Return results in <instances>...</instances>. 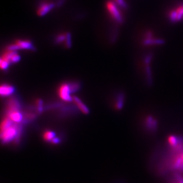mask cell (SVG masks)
Masks as SVG:
<instances>
[{
  "mask_svg": "<svg viewBox=\"0 0 183 183\" xmlns=\"http://www.w3.org/2000/svg\"><path fill=\"white\" fill-rule=\"evenodd\" d=\"M73 100L75 104V105H76V107H78V108L83 113L86 114L89 112L88 108L83 103V102L79 98L75 97L73 98Z\"/></svg>",
  "mask_w": 183,
  "mask_h": 183,
  "instance_id": "11",
  "label": "cell"
},
{
  "mask_svg": "<svg viewBox=\"0 0 183 183\" xmlns=\"http://www.w3.org/2000/svg\"><path fill=\"white\" fill-rule=\"evenodd\" d=\"M1 130V139L3 143H7L17 139L20 131L19 126L17 124H12V123L8 127Z\"/></svg>",
  "mask_w": 183,
  "mask_h": 183,
  "instance_id": "1",
  "label": "cell"
},
{
  "mask_svg": "<svg viewBox=\"0 0 183 183\" xmlns=\"http://www.w3.org/2000/svg\"><path fill=\"white\" fill-rule=\"evenodd\" d=\"M181 157H182V160H183V164H182V166H181V168H180V170H182L183 171V154L181 155Z\"/></svg>",
  "mask_w": 183,
  "mask_h": 183,
  "instance_id": "23",
  "label": "cell"
},
{
  "mask_svg": "<svg viewBox=\"0 0 183 183\" xmlns=\"http://www.w3.org/2000/svg\"><path fill=\"white\" fill-rule=\"evenodd\" d=\"M15 44L17 46L19 49L33 50L34 47L32 43L27 40H17L15 41Z\"/></svg>",
  "mask_w": 183,
  "mask_h": 183,
  "instance_id": "8",
  "label": "cell"
},
{
  "mask_svg": "<svg viewBox=\"0 0 183 183\" xmlns=\"http://www.w3.org/2000/svg\"><path fill=\"white\" fill-rule=\"evenodd\" d=\"M114 2L123 9H127L128 7L127 4L125 0H114Z\"/></svg>",
  "mask_w": 183,
  "mask_h": 183,
  "instance_id": "16",
  "label": "cell"
},
{
  "mask_svg": "<svg viewBox=\"0 0 183 183\" xmlns=\"http://www.w3.org/2000/svg\"><path fill=\"white\" fill-rule=\"evenodd\" d=\"M123 101H124L123 95H120L119 96V98H118V99L117 100V102H116V107L117 110L122 109L123 105Z\"/></svg>",
  "mask_w": 183,
  "mask_h": 183,
  "instance_id": "15",
  "label": "cell"
},
{
  "mask_svg": "<svg viewBox=\"0 0 183 183\" xmlns=\"http://www.w3.org/2000/svg\"><path fill=\"white\" fill-rule=\"evenodd\" d=\"M168 141L171 146L175 147L178 145V144L179 143V142L180 141V139L179 138H178L177 136L170 135L168 137Z\"/></svg>",
  "mask_w": 183,
  "mask_h": 183,
  "instance_id": "12",
  "label": "cell"
},
{
  "mask_svg": "<svg viewBox=\"0 0 183 183\" xmlns=\"http://www.w3.org/2000/svg\"><path fill=\"white\" fill-rule=\"evenodd\" d=\"M10 65V63L8 62L7 61H4L2 59H1V62H0V66H1V69L2 70H6L8 66Z\"/></svg>",
  "mask_w": 183,
  "mask_h": 183,
  "instance_id": "20",
  "label": "cell"
},
{
  "mask_svg": "<svg viewBox=\"0 0 183 183\" xmlns=\"http://www.w3.org/2000/svg\"><path fill=\"white\" fill-rule=\"evenodd\" d=\"M65 39H66V33H62L59 35H58L57 37H56V43H61L62 42L65 41Z\"/></svg>",
  "mask_w": 183,
  "mask_h": 183,
  "instance_id": "18",
  "label": "cell"
},
{
  "mask_svg": "<svg viewBox=\"0 0 183 183\" xmlns=\"http://www.w3.org/2000/svg\"><path fill=\"white\" fill-rule=\"evenodd\" d=\"M177 180L178 181V183H183V179L181 178V177L177 175Z\"/></svg>",
  "mask_w": 183,
  "mask_h": 183,
  "instance_id": "22",
  "label": "cell"
},
{
  "mask_svg": "<svg viewBox=\"0 0 183 183\" xmlns=\"http://www.w3.org/2000/svg\"><path fill=\"white\" fill-rule=\"evenodd\" d=\"M168 19L172 23H177L183 19V4L171 10L168 14Z\"/></svg>",
  "mask_w": 183,
  "mask_h": 183,
  "instance_id": "4",
  "label": "cell"
},
{
  "mask_svg": "<svg viewBox=\"0 0 183 183\" xmlns=\"http://www.w3.org/2000/svg\"><path fill=\"white\" fill-rule=\"evenodd\" d=\"M55 137V134L52 131H46L43 134V139L47 142H52V140Z\"/></svg>",
  "mask_w": 183,
  "mask_h": 183,
  "instance_id": "13",
  "label": "cell"
},
{
  "mask_svg": "<svg viewBox=\"0 0 183 183\" xmlns=\"http://www.w3.org/2000/svg\"><path fill=\"white\" fill-rule=\"evenodd\" d=\"M55 5L53 2H43L39 5L37 10V14L39 16H44L47 14L51 10H52L55 7Z\"/></svg>",
  "mask_w": 183,
  "mask_h": 183,
  "instance_id": "7",
  "label": "cell"
},
{
  "mask_svg": "<svg viewBox=\"0 0 183 183\" xmlns=\"http://www.w3.org/2000/svg\"><path fill=\"white\" fill-rule=\"evenodd\" d=\"M182 164H183V160H182L181 156V157H178L175 160V162L174 165V167L175 169L180 170V168L182 166Z\"/></svg>",
  "mask_w": 183,
  "mask_h": 183,
  "instance_id": "14",
  "label": "cell"
},
{
  "mask_svg": "<svg viewBox=\"0 0 183 183\" xmlns=\"http://www.w3.org/2000/svg\"><path fill=\"white\" fill-rule=\"evenodd\" d=\"M59 142H60V140H59V139L58 138L55 137V138L52 140L51 142L53 143V144H58V143H59Z\"/></svg>",
  "mask_w": 183,
  "mask_h": 183,
  "instance_id": "21",
  "label": "cell"
},
{
  "mask_svg": "<svg viewBox=\"0 0 183 183\" xmlns=\"http://www.w3.org/2000/svg\"><path fill=\"white\" fill-rule=\"evenodd\" d=\"M145 125L147 126V128L149 130H155L157 127V120L152 116H147L146 121H145Z\"/></svg>",
  "mask_w": 183,
  "mask_h": 183,
  "instance_id": "10",
  "label": "cell"
},
{
  "mask_svg": "<svg viewBox=\"0 0 183 183\" xmlns=\"http://www.w3.org/2000/svg\"><path fill=\"white\" fill-rule=\"evenodd\" d=\"M65 45L67 48H70L71 47V35L70 33H66V39H65Z\"/></svg>",
  "mask_w": 183,
  "mask_h": 183,
  "instance_id": "17",
  "label": "cell"
},
{
  "mask_svg": "<svg viewBox=\"0 0 183 183\" xmlns=\"http://www.w3.org/2000/svg\"><path fill=\"white\" fill-rule=\"evenodd\" d=\"M20 59V56L14 51L13 54H12V57L11 58V62L12 63H16L18 62Z\"/></svg>",
  "mask_w": 183,
  "mask_h": 183,
  "instance_id": "19",
  "label": "cell"
},
{
  "mask_svg": "<svg viewBox=\"0 0 183 183\" xmlns=\"http://www.w3.org/2000/svg\"><path fill=\"white\" fill-rule=\"evenodd\" d=\"M73 89L71 85L66 83L62 84L59 89V95L60 98L64 101L69 102L73 100V98L71 97V93L73 92Z\"/></svg>",
  "mask_w": 183,
  "mask_h": 183,
  "instance_id": "5",
  "label": "cell"
},
{
  "mask_svg": "<svg viewBox=\"0 0 183 183\" xmlns=\"http://www.w3.org/2000/svg\"><path fill=\"white\" fill-rule=\"evenodd\" d=\"M106 8L111 17L118 23L121 24L123 22V17L120 12L117 5L111 0L106 2Z\"/></svg>",
  "mask_w": 183,
  "mask_h": 183,
  "instance_id": "3",
  "label": "cell"
},
{
  "mask_svg": "<svg viewBox=\"0 0 183 183\" xmlns=\"http://www.w3.org/2000/svg\"><path fill=\"white\" fill-rule=\"evenodd\" d=\"M7 117L15 124H18L23 120V115L19 111V104L14 99L9 102L7 111Z\"/></svg>",
  "mask_w": 183,
  "mask_h": 183,
  "instance_id": "2",
  "label": "cell"
},
{
  "mask_svg": "<svg viewBox=\"0 0 183 183\" xmlns=\"http://www.w3.org/2000/svg\"><path fill=\"white\" fill-rule=\"evenodd\" d=\"M14 90V87L12 86L4 84L0 87V93L2 97H8L12 95Z\"/></svg>",
  "mask_w": 183,
  "mask_h": 183,
  "instance_id": "9",
  "label": "cell"
},
{
  "mask_svg": "<svg viewBox=\"0 0 183 183\" xmlns=\"http://www.w3.org/2000/svg\"><path fill=\"white\" fill-rule=\"evenodd\" d=\"M145 45H161L164 44V40L161 38H155L154 37L153 33L151 31H147L145 35V37L143 41Z\"/></svg>",
  "mask_w": 183,
  "mask_h": 183,
  "instance_id": "6",
  "label": "cell"
}]
</instances>
